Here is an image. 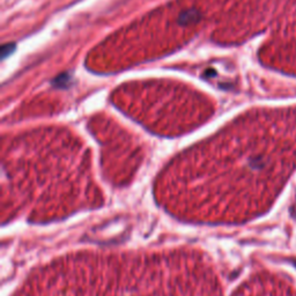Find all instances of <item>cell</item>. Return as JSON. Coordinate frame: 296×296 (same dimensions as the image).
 <instances>
[{
	"label": "cell",
	"instance_id": "1",
	"mask_svg": "<svg viewBox=\"0 0 296 296\" xmlns=\"http://www.w3.org/2000/svg\"><path fill=\"white\" fill-rule=\"evenodd\" d=\"M200 20H201V13L199 10L190 8V9L182 10V12L179 13L178 17H177V23H178L179 26H190V24L198 23Z\"/></svg>",
	"mask_w": 296,
	"mask_h": 296
},
{
	"label": "cell",
	"instance_id": "2",
	"mask_svg": "<svg viewBox=\"0 0 296 296\" xmlns=\"http://www.w3.org/2000/svg\"><path fill=\"white\" fill-rule=\"evenodd\" d=\"M72 85V75L69 73H60V74L56 76L52 80V86L57 87V88H67Z\"/></svg>",
	"mask_w": 296,
	"mask_h": 296
},
{
	"label": "cell",
	"instance_id": "3",
	"mask_svg": "<svg viewBox=\"0 0 296 296\" xmlns=\"http://www.w3.org/2000/svg\"><path fill=\"white\" fill-rule=\"evenodd\" d=\"M15 49H16L15 43L2 44L1 50H0V56H1L2 60H3V59H6L7 57H9V56L12 55L14 51H15Z\"/></svg>",
	"mask_w": 296,
	"mask_h": 296
},
{
	"label": "cell",
	"instance_id": "4",
	"mask_svg": "<svg viewBox=\"0 0 296 296\" xmlns=\"http://www.w3.org/2000/svg\"><path fill=\"white\" fill-rule=\"evenodd\" d=\"M215 73L217 72H215L214 69H207V71L205 72V76H214V75H217Z\"/></svg>",
	"mask_w": 296,
	"mask_h": 296
}]
</instances>
